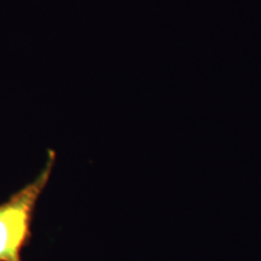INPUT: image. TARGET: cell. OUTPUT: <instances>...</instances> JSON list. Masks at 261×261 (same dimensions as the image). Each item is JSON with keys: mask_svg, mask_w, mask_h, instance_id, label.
<instances>
[{"mask_svg": "<svg viewBox=\"0 0 261 261\" xmlns=\"http://www.w3.org/2000/svg\"><path fill=\"white\" fill-rule=\"evenodd\" d=\"M56 154L50 150L46 166L34 181L0 204V261H22L31 238V225L39 196L46 187Z\"/></svg>", "mask_w": 261, "mask_h": 261, "instance_id": "obj_1", "label": "cell"}]
</instances>
